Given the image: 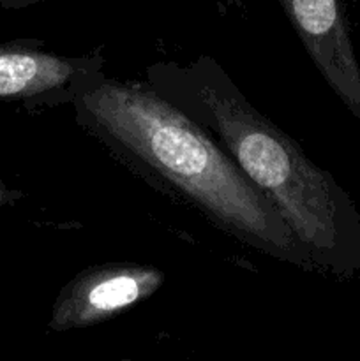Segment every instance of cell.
Here are the masks:
<instances>
[{
    "label": "cell",
    "instance_id": "7a4b0ae2",
    "mask_svg": "<svg viewBox=\"0 0 360 361\" xmlns=\"http://www.w3.org/2000/svg\"><path fill=\"white\" fill-rule=\"evenodd\" d=\"M145 83L212 134L309 254L314 271L360 277V212L335 176L251 104L210 55L145 67Z\"/></svg>",
    "mask_w": 360,
    "mask_h": 361
},
{
    "label": "cell",
    "instance_id": "6da1fadb",
    "mask_svg": "<svg viewBox=\"0 0 360 361\" xmlns=\"http://www.w3.org/2000/svg\"><path fill=\"white\" fill-rule=\"evenodd\" d=\"M71 108L78 126L145 182L242 245L316 274L279 212L212 134L145 81L102 69L78 85Z\"/></svg>",
    "mask_w": 360,
    "mask_h": 361
},
{
    "label": "cell",
    "instance_id": "277c9868",
    "mask_svg": "<svg viewBox=\"0 0 360 361\" xmlns=\"http://www.w3.org/2000/svg\"><path fill=\"white\" fill-rule=\"evenodd\" d=\"M330 90L360 122V63L341 0H277Z\"/></svg>",
    "mask_w": 360,
    "mask_h": 361
},
{
    "label": "cell",
    "instance_id": "8992f818",
    "mask_svg": "<svg viewBox=\"0 0 360 361\" xmlns=\"http://www.w3.org/2000/svg\"><path fill=\"white\" fill-rule=\"evenodd\" d=\"M25 2H39V0H25Z\"/></svg>",
    "mask_w": 360,
    "mask_h": 361
},
{
    "label": "cell",
    "instance_id": "5b68a950",
    "mask_svg": "<svg viewBox=\"0 0 360 361\" xmlns=\"http://www.w3.org/2000/svg\"><path fill=\"white\" fill-rule=\"evenodd\" d=\"M99 53L66 56L39 48L0 49V99L71 104L78 85L104 69Z\"/></svg>",
    "mask_w": 360,
    "mask_h": 361
},
{
    "label": "cell",
    "instance_id": "3957f363",
    "mask_svg": "<svg viewBox=\"0 0 360 361\" xmlns=\"http://www.w3.org/2000/svg\"><path fill=\"white\" fill-rule=\"evenodd\" d=\"M164 281L166 275L152 264L113 263L87 268L60 289L49 328L64 334L106 323L154 296Z\"/></svg>",
    "mask_w": 360,
    "mask_h": 361
}]
</instances>
